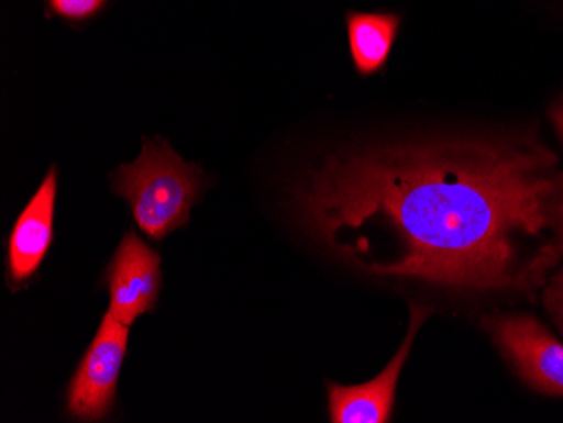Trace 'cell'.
Masks as SVG:
<instances>
[{
  "label": "cell",
  "instance_id": "ba28073f",
  "mask_svg": "<svg viewBox=\"0 0 563 423\" xmlns=\"http://www.w3.org/2000/svg\"><path fill=\"white\" fill-rule=\"evenodd\" d=\"M351 56L357 73L368 77L387 63L400 27L397 14L350 12L346 18Z\"/></svg>",
  "mask_w": 563,
  "mask_h": 423
},
{
  "label": "cell",
  "instance_id": "277c9868",
  "mask_svg": "<svg viewBox=\"0 0 563 423\" xmlns=\"http://www.w3.org/2000/svg\"><path fill=\"white\" fill-rule=\"evenodd\" d=\"M503 355L534 390L563 394V344L530 315L484 319Z\"/></svg>",
  "mask_w": 563,
  "mask_h": 423
},
{
  "label": "cell",
  "instance_id": "8992f818",
  "mask_svg": "<svg viewBox=\"0 0 563 423\" xmlns=\"http://www.w3.org/2000/svg\"><path fill=\"white\" fill-rule=\"evenodd\" d=\"M410 327L407 337L387 368L368 383L341 387L328 383L329 419L332 423H385L390 422L395 390L401 368L408 358L420 326L430 314L429 309L410 304Z\"/></svg>",
  "mask_w": 563,
  "mask_h": 423
},
{
  "label": "cell",
  "instance_id": "6da1fadb",
  "mask_svg": "<svg viewBox=\"0 0 563 423\" xmlns=\"http://www.w3.org/2000/svg\"><path fill=\"white\" fill-rule=\"evenodd\" d=\"M307 230L366 276L534 293L563 260V167L539 142L444 141L329 157Z\"/></svg>",
  "mask_w": 563,
  "mask_h": 423
},
{
  "label": "cell",
  "instance_id": "3957f363",
  "mask_svg": "<svg viewBox=\"0 0 563 423\" xmlns=\"http://www.w3.org/2000/svg\"><path fill=\"white\" fill-rule=\"evenodd\" d=\"M129 331L107 312L66 391V410L80 422H101L115 407L117 383L125 359Z\"/></svg>",
  "mask_w": 563,
  "mask_h": 423
},
{
  "label": "cell",
  "instance_id": "9c48e42d",
  "mask_svg": "<svg viewBox=\"0 0 563 423\" xmlns=\"http://www.w3.org/2000/svg\"><path fill=\"white\" fill-rule=\"evenodd\" d=\"M109 0H46L47 12L69 22H85L100 14Z\"/></svg>",
  "mask_w": 563,
  "mask_h": 423
},
{
  "label": "cell",
  "instance_id": "5b68a950",
  "mask_svg": "<svg viewBox=\"0 0 563 423\" xmlns=\"http://www.w3.org/2000/svg\"><path fill=\"white\" fill-rule=\"evenodd\" d=\"M110 289V312L117 321L132 326L139 315L156 309L161 292V257L134 232L126 233L106 270Z\"/></svg>",
  "mask_w": 563,
  "mask_h": 423
},
{
  "label": "cell",
  "instance_id": "30bf717a",
  "mask_svg": "<svg viewBox=\"0 0 563 423\" xmlns=\"http://www.w3.org/2000/svg\"><path fill=\"white\" fill-rule=\"evenodd\" d=\"M543 305L560 333L563 334V268L547 280L545 289H543Z\"/></svg>",
  "mask_w": 563,
  "mask_h": 423
},
{
  "label": "cell",
  "instance_id": "8fae6325",
  "mask_svg": "<svg viewBox=\"0 0 563 423\" xmlns=\"http://www.w3.org/2000/svg\"><path fill=\"white\" fill-rule=\"evenodd\" d=\"M552 119L553 122H555L556 129H559L560 135H562L563 138V102L552 110Z\"/></svg>",
  "mask_w": 563,
  "mask_h": 423
},
{
  "label": "cell",
  "instance_id": "7a4b0ae2",
  "mask_svg": "<svg viewBox=\"0 0 563 423\" xmlns=\"http://www.w3.org/2000/svg\"><path fill=\"white\" fill-rule=\"evenodd\" d=\"M112 188L131 207L141 232L161 242L188 223L205 176L164 138H144L141 156L113 174Z\"/></svg>",
  "mask_w": 563,
  "mask_h": 423
},
{
  "label": "cell",
  "instance_id": "52a82bcc",
  "mask_svg": "<svg viewBox=\"0 0 563 423\" xmlns=\"http://www.w3.org/2000/svg\"><path fill=\"white\" fill-rule=\"evenodd\" d=\"M56 192L58 174L56 167L47 170L46 178L31 198L27 207L15 220L9 236L8 276L14 286L27 282L40 270L44 257L55 238Z\"/></svg>",
  "mask_w": 563,
  "mask_h": 423
}]
</instances>
